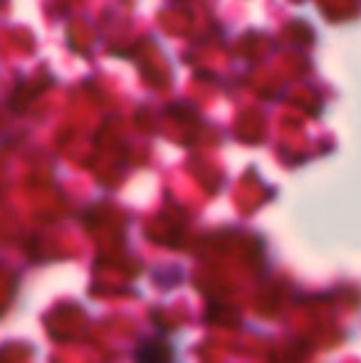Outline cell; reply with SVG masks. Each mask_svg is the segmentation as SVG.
I'll return each mask as SVG.
<instances>
[{
	"label": "cell",
	"mask_w": 361,
	"mask_h": 363,
	"mask_svg": "<svg viewBox=\"0 0 361 363\" xmlns=\"http://www.w3.org/2000/svg\"><path fill=\"white\" fill-rule=\"evenodd\" d=\"M171 359H174L171 346L161 339L141 341L136 349V363H171Z\"/></svg>",
	"instance_id": "obj_1"
}]
</instances>
